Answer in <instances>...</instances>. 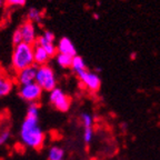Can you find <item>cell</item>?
<instances>
[{"label":"cell","mask_w":160,"mask_h":160,"mask_svg":"<svg viewBox=\"0 0 160 160\" xmlns=\"http://www.w3.org/2000/svg\"><path fill=\"white\" fill-rule=\"evenodd\" d=\"M20 141L25 147L39 150L43 147L46 135L39 123V115L27 113L20 126Z\"/></svg>","instance_id":"cell-1"},{"label":"cell","mask_w":160,"mask_h":160,"mask_svg":"<svg viewBox=\"0 0 160 160\" xmlns=\"http://www.w3.org/2000/svg\"><path fill=\"white\" fill-rule=\"evenodd\" d=\"M33 49H35V46L26 42H21L15 46L12 57H11V66L16 72L28 67H31V66H35Z\"/></svg>","instance_id":"cell-2"},{"label":"cell","mask_w":160,"mask_h":160,"mask_svg":"<svg viewBox=\"0 0 160 160\" xmlns=\"http://www.w3.org/2000/svg\"><path fill=\"white\" fill-rule=\"evenodd\" d=\"M35 82L43 91H48V92L57 88V78L52 68L48 65L38 67Z\"/></svg>","instance_id":"cell-3"},{"label":"cell","mask_w":160,"mask_h":160,"mask_svg":"<svg viewBox=\"0 0 160 160\" xmlns=\"http://www.w3.org/2000/svg\"><path fill=\"white\" fill-rule=\"evenodd\" d=\"M49 102L61 112H67L71 106V98L60 88H55L49 92Z\"/></svg>","instance_id":"cell-4"},{"label":"cell","mask_w":160,"mask_h":160,"mask_svg":"<svg viewBox=\"0 0 160 160\" xmlns=\"http://www.w3.org/2000/svg\"><path fill=\"white\" fill-rule=\"evenodd\" d=\"M43 90L39 87L36 82L29 83L26 86H20L19 96L20 98L29 103L38 102L42 97Z\"/></svg>","instance_id":"cell-5"},{"label":"cell","mask_w":160,"mask_h":160,"mask_svg":"<svg viewBox=\"0 0 160 160\" xmlns=\"http://www.w3.org/2000/svg\"><path fill=\"white\" fill-rule=\"evenodd\" d=\"M80 82L82 83V86L87 90L91 91V92H97L100 89L101 86V79L98 76V73L92 72L90 70H85L83 72H81L80 75H78Z\"/></svg>","instance_id":"cell-6"},{"label":"cell","mask_w":160,"mask_h":160,"mask_svg":"<svg viewBox=\"0 0 160 160\" xmlns=\"http://www.w3.org/2000/svg\"><path fill=\"white\" fill-rule=\"evenodd\" d=\"M19 29H20V31H21V35H22L23 42L35 46L36 41H37V38H38L37 33H36L35 23L29 21V20H26L25 22L21 23Z\"/></svg>","instance_id":"cell-7"},{"label":"cell","mask_w":160,"mask_h":160,"mask_svg":"<svg viewBox=\"0 0 160 160\" xmlns=\"http://www.w3.org/2000/svg\"><path fill=\"white\" fill-rule=\"evenodd\" d=\"M37 66H31L26 69H22L17 72L16 80L20 86H26L36 81V73H37Z\"/></svg>","instance_id":"cell-8"},{"label":"cell","mask_w":160,"mask_h":160,"mask_svg":"<svg viewBox=\"0 0 160 160\" xmlns=\"http://www.w3.org/2000/svg\"><path fill=\"white\" fill-rule=\"evenodd\" d=\"M57 53H62V55H67L73 58L75 56H77V50L69 38L63 37L59 40L57 45Z\"/></svg>","instance_id":"cell-9"},{"label":"cell","mask_w":160,"mask_h":160,"mask_svg":"<svg viewBox=\"0 0 160 160\" xmlns=\"http://www.w3.org/2000/svg\"><path fill=\"white\" fill-rule=\"evenodd\" d=\"M33 58H35V66L40 67V66H46L48 65V61L51 57L46 52V50L41 48L40 46L35 45V49H33Z\"/></svg>","instance_id":"cell-10"},{"label":"cell","mask_w":160,"mask_h":160,"mask_svg":"<svg viewBox=\"0 0 160 160\" xmlns=\"http://www.w3.org/2000/svg\"><path fill=\"white\" fill-rule=\"evenodd\" d=\"M13 87H15V82L9 76L5 73L0 76V98L9 95L12 91Z\"/></svg>","instance_id":"cell-11"},{"label":"cell","mask_w":160,"mask_h":160,"mask_svg":"<svg viewBox=\"0 0 160 160\" xmlns=\"http://www.w3.org/2000/svg\"><path fill=\"white\" fill-rule=\"evenodd\" d=\"M36 45L43 48V49L46 50V52H47L50 57H53V56L57 55V46H55V42H50V41L46 40L42 36H39V37L37 38Z\"/></svg>","instance_id":"cell-12"},{"label":"cell","mask_w":160,"mask_h":160,"mask_svg":"<svg viewBox=\"0 0 160 160\" xmlns=\"http://www.w3.org/2000/svg\"><path fill=\"white\" fill-rule=\"evenodd\" d=\"M48 160H65V150L60 146H51L47 153Z\"/></svg>","instance_id":"cell-13"},{"label":"cell","mask_w":160,"mask_h":160,"mask_svg":"<svg viewBox=\"0 0 160 160\" xmlns=\"http://www.w3.org/2000/svg\"><path fill=\"white\" fill-rule=\"evenodd\" d=\"M71 69L76 75H80L81 72H83L85 70H87V66H86L85 60L82 57L80 56H75L72 58V63H71Z\"/></svg>","instance_id":"cell-14"},{"label":"cell","mask_w":160,"mask_h":160,"mask_svg":"<svg viewBox=\"0 0 160 160\" xmlns=\"http://www.w3.org/2000/svg\"><path fill=\"white\" fill-rule=\"evenodd\" d=\"M56 57V62L58 63V66L61 68H71V63H72V57L67 55H62V53H57L55 56Z\"/></svg>","instance_id":"cell-15"},{"label":"cell","mask_w":160,"mask_h":160,"mask_svg":"<svg viewBox=\"0 0 160 160\" xmlns=\"http://www.w3.org/2000/svg\"><path fill=\"white\" fill-rule=\"evenodd\" d=\"M41 18L42 17H41V12H40L39 10H37L36 8H30L27 15V20L35 23V22H40Z\"/></svg>","instance_id":"cell-16"},{"label":"cell","mask_w":160,"mask_h":160,"mask_svg":"<svg viewBox=\"0 0 160 160\" xmlns=\"http://www.w3.org/2000/svg\"><path fill=\"white\" fill-rule=\"evenodd\" d=\"M80 120L83 128H90L93 126V118L89 112H82L80 116Z\"/></svg>","instance_id":"cell-17"},{"label":"cell","mask_w":160,"mask_h":160,"mask_svg":"<svg viewBox=\"0 0 160 160\" xmlns=\"http://www.w3.org/2000/svg\"><path fill=\"white\" fill-rule=\"evenodd\" d=\"M83 142L86 145H89L91 141H92V138H93V128L90 127V128H83Z\"/></svg>","instance_id":"cell-18"},{"label":"cell","mask_w":160,"mask_h":160,"mask_svg":"<svg viewBox=\"0 0 160 160\" xmlns=\"http://www.w3.org/2000/svg\"><path fill=\"white\" fill-rule=\"evenodd\" d=\"M11 40H12L13 46H17V45H19V43L23 42V40H22V35H21V31H20L19 28H17V29H16L15 31H13L12 38H11Z\"/></svg>","instance_id":"cell-19"},{"label":"cell","mask_w":160,"mask_h":160,"mask_svg":"<svg viewBox=\"0 0 160 160\" xmlns=\"http://www.w3.org/2000/svg\"><path fill=\"white\" fill-rule=\"evenodd\" d=\"M27 0H5V5L8 7H23Z\"/></svg>","instance_id":"cell-20"},{"label":"cell","mask_w":160,"mask_h":160,"mask_svg":"<svg viewBox=\"0 0 160 160\" xmlns=\"http://www.w3.org/2000/svg\"><path fill=\"white\" fill-rule=\"evenodd\" d=\"M10 136H11V133H10L9 130H2V131H0V146H3L5 143H7Z\"/></svg>","instance_id":"cell-21"},{"label":"cell","mask_w":160,"mask_h":160,"mask_svg":"<svg viewBox=\"0 0 160 160\" xmlns=\"http://www.w3.org/2000/svg\"><path fill=\"white\" fill-rule=\"evenodd\" d=\"M41 36H42V37L45 38L46 40L50 41V42H55L56 37H55V33H53L52 31H50V30H45V31H43V33Z\"/></svg>","instance_id":"cell-22"},{"label":"cell","mask_w":160,"mask_h":160,"mask_svg":"<svg viewBox=\"0 0 160 160\" xmlns=\"http://www.w3.org/2000/svg\"><path fill=\"white\" fill-rule=\"evenodd\" d=\"M3 3H5V0H0V8L2 7V6H3Z\"/></svg>","instance_id":"cell-23"},{"label":"cell","mask_w":160,"mask_h":160,"mask_svg":"<svg viewBox=\"0 0 160 160\" xmlns=\"http://www.w3.org/2000/svg\"><path fill=\"white\" fill-rule=\"evenodd\" d=\"M93 18H95V19H98V18H99V16H98L97 13H95V15H93Z\"/></svg>","instance_id":"cell-24"},{"label":"cell","mask_w":160,"mask_h":160,"mask_svg":"<svg viewBox=\"0 0 160 160\" xmlns=\"http://www.w3.org/2000/svg\"><path fill=\"white\" fill-rule=\"evenodd\" d=\"M131 58H132V59H135V58H136V52H133L132 55H131Z\"/></svg>","instance_id":"cell-25"},{"label":"cell","mask_w":160,"mask_h":160,"mask_svg":"<svg viewBox=\"0 0 160 160\" xmlns=\"http://www.w3.org/2000/svg\"><path fill=\"white\" fill-rule=\"evenodd\" d=\"M1 75H3V72H2V70L0 69V76H1Z\"/></svg>","instance_id":"cell-26"}]
</instances>
